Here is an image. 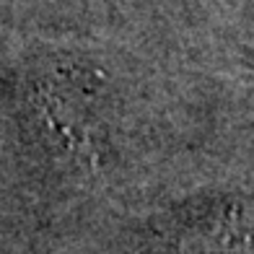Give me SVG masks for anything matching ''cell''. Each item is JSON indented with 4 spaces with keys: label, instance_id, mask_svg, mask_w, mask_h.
<instances>
[{
    "label": "cell",
    "instance_id": "6da1fadb",
    "mask_svg": "<svg viewBox=\"0 0 254 254\" xmlns=\"http://www.w3.org/2000/svg\"><path fill=\"white\" fill-rule=\"evenodd\" d=\"M44 104H47V120L52 125V130L63 137V143L70 148V151L75 153V158L80 161V164H91V151H88V143H86V137L83 132L78 130V127L70 122V117L65 114V109L60 107V101H52V99H44Z\"/></svg>",
    "mask_w": 254,
    "mask_h": 254
}]
</instances>
